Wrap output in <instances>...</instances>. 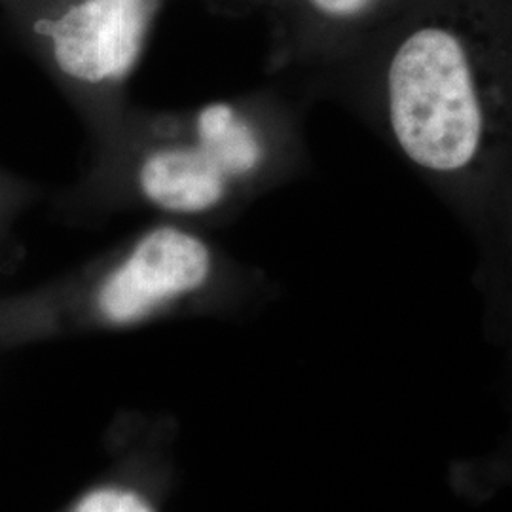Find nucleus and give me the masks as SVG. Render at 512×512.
Here are the masks:
<instances>
[{"instance_id": "nucleus-1", "label": "nucleus", "mask_w": 512, "mask_h": 512, "mask_svg": "<svg viewBox=\"0 0 512 512\" xmlns=\"http://www.w3.org/2000/svg\"><path fill=\"white\" fill-rule=\"evenodd\" d=\"M389 120L404 156L433 173L475 160L484 116L469 55L459 38L425 27L404 40L387 73Z\"/></svg>"}, {"instance_id": "nucleus-2", "label": "nucleus", "mask_w": 512, "mask_h": 512, "mask_svg": "<svg viewBox=\"0 0 512 512\" xmlns=\"http://www.w3.org/2000/svg\"><path fill=\"white\" fill-rule=\"evenodd\" d=\"M209 266V251L200 239L177 228H158L107 277L97 306L112 325L137 323L167 302L200 289Z\"/></svg>"}, {"instance_id": "nucleus-3", "label": "nucleus", "mask_w": 512, "mask_h": 512, "mask_svg": "<svg viewBox=\"0 0 512 512\" xmlns=\"http://www.w3.org/2000/svg\"><path fill=\"white\" fill-rule=\"evenodd\" d=\"M150 16V0H84L52 29L55 61L86 82L122 76L141 54Z\"/></svg>"}, {"instance_id": "nucleus-4", "label": "nucleus", "mask_w": 512, "mask_h": 512, "mask_svg": "<svg viewBox=\"0 0 512 512\" xmlns=\"http://www.w3.org/2000/svg\"><path fill=\"white\" fill-rule=\"evenodd\" d=\"M228 177L202 148H171L150 156L141 169L148 200L173 213H200L224 196Z\"/></svg>"}, {"instance_id": "nucleus-5", "label": "nucleus", "mask_w": 512, "mask_h": 512, "mask_svg": "<svg viewBox=\"0 0 512 512\" xmlns=\"http://www.w3.org/2000/svg\"><path fill=\"white\" fill-rule=\"evenodd\" d=\"M200 148L215 160L224 175L249 173L260 160V148L253 131L228 105H211L198 118Z\"/></svg>"}, {"instance_id": "nucleus-6", "label": "nucleus", "mask_w": 512, "mask_h": 512, "mask_svg": "<svg viewBox=\"0 0 512 512\" xmlns=\"http://www.w3.org/2000/svg\"><path fill=\"white\" fill-rule=\"evenodd\" d=\"M71 512H156L147 497L120 484L95 486L74 503Z\"/></svg>"}, {"instance_id": "nucleus-7", "label": "nucleus", "mask_w": 512, "mask_h": 512, "mask_svg": "<svg viewBox=\"0 0 512 512\" xmlns=\"http://www.w3.org/2000/svg\"><path fill=\"white\" fill-rule=\"evenodd\" d=\"M313 4L330 16H353L365 8L368 0H313Z\"/></svg>"}]
</instances>
